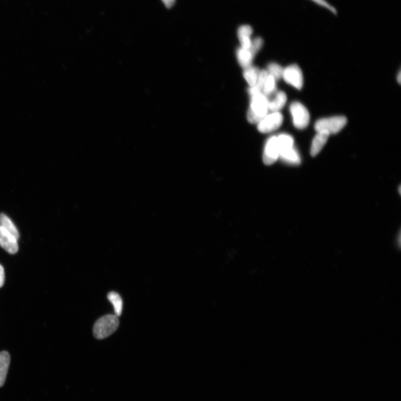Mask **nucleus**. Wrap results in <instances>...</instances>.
<instances>
[{
  "label": "nucleus",
  "instance_id": "nucleus-1",
  "mask_svg": "<svg viewBox=\"0 0 401 401\" xmlns=\"http://www.w3.org/2000/svg\"><path fill=\"white\" fill-rule=\"evenodd\" d=\"M268 102L267 97L262 92L252 95L247 116L248 121L254 124L262 121L267 113Z\"/></svg>",
  "mask_w": 401,
  "mask_h": 401
},
{
  "label": "nucleus",
  "instance_id": "nucleus-2",
  "mask_svg": "<svg viewBox=\"0 0 401 401\" xmlns=\"http://www.w3.org/2000/svg\"><path fill=\"white\" fill-rule=\"evenodd\" d=\"M120 325L118 316L109 314L101 317L97 320L93 327L94 337L103 339L115 332Z\"/></svg>",
  "mask_w": 401,
  "mask_h": 401
},
{
  "label": "nucleus",
  "instance_id": "nucleus-3",
  "mask_svg": "<svg viewBox=\"0 0 401 401\" xmlns=\"http://www.w3.org/2000/svg\"><path fill=\"white\" fill-rule=\"evenodd\" d=\"M347 123V118L344 116L322 118L315 123V130L317 132H327L330 134H336L345 127Z\"/></svg>",
  "mask_w": 401,
  "mask_h": 401
},
{
  "label": "nucleus",
  "instance_id": "nucleus-4",
  "mask_svg": "<svg viewBox=\"0 0 401 401\" xmlns=\"http://www.w3.org/2000/svg\"><path fill=\"white\" fill-rule=\"evenodd\" d=\"M294 125L298 129L303 130L309 125L310 113L304 105L299 102H294L290 105Z\"/></svg>",
  "mask_w": 401,
  "mask_h": 401
},
{
  "label": "nucleus",
  "instance_id": "nucleus-5",
  "mask_svg": "<svg viewBox=\"0 0 401 401\" xmlns=\"http://www.w3.org/2000/svg\"><path fill=\"white\" fill-rule=\"evenodd\" d=\"M283 122V117L278 112L267 115L258 123V129L263 134L270 133L280 128Z\"/></svg>",
  "mask_w": 401,
  "mask_h": 401
},
{
  "label": "nucleus",
  "instance_id": "nucleus-6",
  "mask_svg": "<svg viewBox=\"0 0 401 401\" xmlns=\"http://www.w3.org/2000/svg\"><path fill=\"white\" fill-rule=\"evenodd\" d=\"M284 81L298 89H301L303 86V76L301 68L297 65L289 66L283 70Z\"/></svg>",
  "mask_w": 401,
  "mask_h": 401
},
{
  "label": "nucleus",
  "instance_id": "nucleus-7",
  "mask_svg": "<svg viewBox=\"0 0 401 401\" xmlns=\"http://www.w3.org/2000/svg\"><path fill=\"white\" fill-rule=\"evenodd\" d=\"M280 155L277 136H272L268 138L264 149L263 161L265 164L270 165L275 163Z\"/></svg>",
  "mask_w": 401,
  "mask_h": 401
},
{
  "label": "nucleus",
  "instance_id": "nucleus-8",
  "mask_svg": "<svg viewBox=\"0 0 401 401\" xmlns=\"http://www.w3.org/2000/svg\"><path fill=\"white\" fill-rule=\"evenodd\" d=\"M17 240L11 233L0 226V246L7 253L15 254L18 252Z\"/></svg>",
  "mask_w": 401,
  "mask_h": 401
},
{
  "label": "nucleus",
  "instance_id": "nucleus-9",
  "mask_svg": "<svg viewBox=\"0 0 401 401\" xmlns=\"http://www.w3.org/2000/svg\"><path fill=\"white\" fill-rule=\"evenodd\" d=\"M330 134L327 132H318L312 140L311 148V155L315 156L321 151L327 143Z\"/></svg>",
  "mask_w": 401,
  "mask_h": 401
},
{
  "label": "nucleus",
  "instance_id": "nucleus-10",
  "mask_svg": "<svg viewBox=\"0 0 401 401\" xmlns=\"http://www.w3.org/2000/svg\"><path fill=\"white\" fill-rule=\"evenodd\" d=\"M252 33L253 29L249 25H242L238 30V38H239L242 48L249 49L252 44L250 37Z\"/></svg>",
  "mask_w": 401,
  "mask_h": 401
},
{
  "label": "nucleus",
  "instance_id": "nucleus-11",
  "mask_svg": "<svg viewBox=\"0 0 401 401\" xmlns=\"http://www.w3.org/2000/svg\"><path fill=\"white\" fill-rule=\"evenodd\" d=\"M10 363V356L8 352H0V387L5 383Z\"/></svg>",
  "mask_w": 401,
  "mask_h": 401
},
{
  "label": "nucleus",
  "instance_id": "nucleus-12",
  "mask_svg": "<svg viewBox=\"0 0 401 401\" xmlns=\"http://www.w3.org/2000/svg\"><path fill=\"white\" fill-rule=\"evenodd\" d=\"M253 52L249 49L240 47L237 51V58L241 67L246 69L251 67L254 57Z\"/></svg>",
  "mask_w": 401,
  "mask_h": 401
},
{
  "label": "nucleus",
  "instance_id": "nucleus-13",
  "mask_svg": "<svg viewBox=\"0 0 401 401\" xmlns=\"http://www.w3.org/2000/svg\"><path fill=\"white\" fill-rule=\"evenodd\" d=\"M286 100H287V97L284 92H277L275 99L268 102V109L272 112H278L284 107Z\"/></svg>",
  "mask_w": 401,
  "mask_h": 401
},
{
  "label": "nucleus",
  "instance_id": "nucleus-14",
  "mask_svg": "<svg viewBox=\"0 0 401 401\" xmlns=\"http://www.w3.org/2000/svg\"><path fill=\"white\" fill-rule=\"evenodd\" d=\"M0 226L5 228L14 236L16 239H19V232L14 223L5 214H0Z\"/></svg>",
  "mask_w": 401,
  "mask_h": 401
},
{
  "label": "nucleus",
  "instance_id": "nucleus-15",
  "mask_svg": "<svg viewBox=\"0 0 401 401\" xmlns=\"http://www.w3.org/2000/svg\"><path fill=\"white\" fill-rule=\"evenodd\" d=\"M268 77V74L267 70H263L262 71L260 72L256 85L253 87H251L249 90V93L252 96L261 92L264 84L266 82Z\"/></svg>",
  "mask_w": 401,
  "mask_h": 401
},
{
  "label": "nucleus",
  "instance_id": "nucleus-16",
  "mask_svg": "<svg viewBox=\"0 0 401 401\" xmlns=\"http://www.w3.org/2000/svg\"><path fill=\"white\" fill-rule=\"evenodd\" d=\"M277 138L280 154L293 148L294 139L290 135L285 134H281L277 136Z\"/></svg>",
  "mask_w": 401,
  "mask_h": 401
},
{
  "label": "nucleus",
  "instance_id": "nucleus-17",
  "mask_svg": "<svg viewBox=\"0 0 401 401\" xmlns=\"http://www.w3.org/2000/svg\"><path fill=\"white\" fill-rule=\"evenodd\" d=\"M107 297L114 307L116 315L117 316H121L123 309V301L120 294L116 292H112L108 294Z\"/></svg>",
  "mask_w": 401,
  "mask_h": 401
},
{
  "label": "nucleus",
  "instance_id": "nucleus-18",
  "mask_svg": "<svg viewBox=\"0 0 401 401\" xmlns=\"http://www.w3.org/2000/svg\"><path fill=\"white\" fill-rule=\"evenodd\" d=\"M279 157L288 164L292 165H298L301 161L298 152L294 148L280 153Z\"/></svg>",
  "mask_w": 401,
  "mask_h": 401
},
{
  "label": "nucleus",
  "instance_id": "nucleus-19",
  "mask_svg": "<svg viewBox=\"0 0 401 401\" xmlns=\"http://www.w3.org/2000/svg\"><path fill=\"white\" fill-rule=\"evenodd\" d=\"M259 73V70L257 67H250L245 69L244 77L250 87H253L256 85Z\"/></svg>",
  "mask_w": 401,
  "mask_h": 401
},
{
  "label": "nucleus",
  "instance_id": "nucleus-20",
  "mask_svg": "<svg viewBox=\"0 0 401 401\" xmlns=\"http://www.w3.org/2000/svg\"><path fill=\"white\" fill-rule=\"evenodd\" d=\"M283 70L281 66L276 63H271L267 66V72L268 75L274 78L275 80L283 77Z\"/></svg>",
  "mask_w": 401,
  "mask_h": 401
},
{
  "label": "nucleus",
  "instance_id": "nucleus-21",
  "mask_svg": "<svg viewBox=\"0 0 401 401\" xmlns=\"http://www.w3.org/2000/svg\"><path fill=\"white\" fill-rule=\"evenodd\" d=\"M276 89L275 80L274 78L268 75L267 80L263 88V94L266 96L272 93Z\"/></svg>",
  "mask_w": 401,
  "mask_h": 401
},
{
  "label": "nucleus",
  "instance_id": "nucleus-22",
  "mask_svg": "<svg viewBox=\"0 0 401 401\" xmlns=\"http://www.w3.org/2000/svg\"><path fill=\"white\" fill-rule=\"evenodd\" d=\"M263 45V40L261 38H257L252 41V44H251L249 49L255 55L261 49Z\"/></svg>",
  "mask_w": 401,
  "mask_h": 401
},
{
  "label": "nucleus",
  "instance_id": "nucleus-23",
  "mask_svg": "<svg viewBox=\"0 0 401 401\" xmlns=\"http://www.w3.org/2000/svg\"><path fill=\"white\" fill-rule=\"evenodd\" d=\"M312 1L318 4V5L327 8V9L333 12L334 14L337 15V11L336 8L330 5V4H329L327 1H325V0H312Z\"/></svg>",
  "mask_w": 401,
  "mask_h": 401
},
{
  "label": "nucleus",
  "instance_id": "nucleus-24",
  "mask_svg": "<svg viewBox=\"0 0 401 401\" xmlns=\"http://www.w3.org/2000/svg\"><path fill=\"white\" fill-rule=\"evenodd\" d=\"M5 271H4L3 267L0 265V288H1L5 283Z\"/></svg>",
  "mask_w": 401,
  "mask_h": 401
},
{
  "label": "nucleus",
  "instance_id": "nucleus-25",
  "mask_svg": "<svg viewBox=\"0 0 401 401\" xmlns=\"http://www.w3.org/2000/svg\"><path fill=\"white\" fill-rule=\"evenodd\" d=\"M162 1L167 8H171L174 6L175 0H162Z\"/></svg>",
  "mask_w": 401,
  "mask_h": 401
},
{
  "label": "nucleus",
  "instance_id": "nucleus-26",
  "mask_svg": "<svg viewBox=\"0 0 401 401\" xmlns=\"http://www.w3.org/2000/svg\"><path fill=\"white\" fill-rule=\"evenodd\" d=\"M401 72H400L399 74L398 78V82H399V83L400 84L401 83Z\"/></svg>",
  "mask_w": 401,
  "mask_h": 401
}]
</instances>
